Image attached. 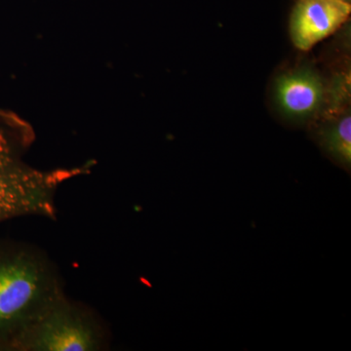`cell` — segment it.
<instances>
[{"label": "cell", "mask_w": 351, "mask_h": 351, "mask_svg": "<svg viewBox=\"0 0 351 351\" xmlns=\"http://www.w3.org/2000/svg\"><path fill=\"white\" fill-rule=\"evenodd\" d=\"M63 295L61 278L45 256L25 245L0 241V350Z\"/></svg>", "instance_id": "obj_1"}, {"label": "cell", "mask_w": 351, "mask_h": 351, "mask_svg": "<svg viewBox=\"0 0 351 351\" xmlns=\"http://www.w3.org/2000/svg\"><path fill=\"white\" fill-rule=\"evenodd\" d=\"M32 135L25 127L0 122V223L25 216L56 219V195L85 167L43 171L23 160Z\"/></svg>", "instance_id": "obj_2"}, {"label": "cell", "mask_w": 351, "mask_h": 351, "mask_svg": "<svg viewBox=\"0 0 351 351\" xmlns=\"http://www.w3.org/2000/svg\"><path fill=\"white\" fill-rule=\"evenodd\" d=\"M106 332L88 307L61 295L7 343L8 351H98Z\"/></svg>", "instance_id": "obj_3"}, {"label": "cell", "mask_w": 351, "mask_h": 351, "mask_svg": "<svg viewBox=\"0 0 351 351\" xmlns=\"http://www.w3.org/2000/svg\"><path fill=\"white\" fill-rule=\"evenodd\" d=\"M350 14V0H297L289 23L293 44L299 50H311L341 29Z\"/></svg>", "instance_id": "obj_4"}, {"label": "cell", "mask_w": 351, "mask_h": 351, "mask_svg": "<svg viewBox=\"0 0 351 351\" xmlns=\"http://www.w3.org/2000/svg\"><path fill=\"white\" fill-rule=\"evenodd\" d=\"M274 100L284 117L304 121L322 113L326 105L327 85L313 69H292L276 78Z\"/></svg>", "instance_id": "obj_5"}, {"label": "cell", "mask_w": 351, "mask_h": 351, "mask_svg": "<svg viewBox=\"0 0 351 351\" xmlns=\"http://www.w3.org/2000/svg\"><path fill=\"white\" fill-rule=\"evenodd\" d=\"M328 124L322 129V142L334 158L350 165L351 115L350 108L326 117Z\"/></svg>", "instance_id": "obj_6"}, {"label": "cell", "mask_w": 351, "mask_h": 351, "mask_svg": "<svg viewBox=\"0 0 351 351\" xmlns=\"http://www.w3.org/2000/svg\"></svg>", "instance_id": "obj_7"}]
</instances>
